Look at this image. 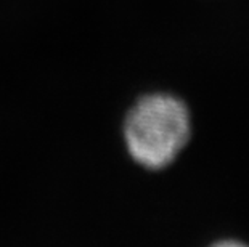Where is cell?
Returning a JSON list of instances; mask_svg holds the SVG:
<instances>
[{
    "instance_id": "cell-1",
    "label": "cell",
    "mask_w": 249,
    "mask_h": 247,
    "mask_svg": "<svg viewBox=\"0 0 249 247\" xmlns=\"http://www.w3.org/2000/svg\"><path fill=\"white\" fill-rule=\"evenodd\" d=\"M125 149L137 164L150 170L167 167L190 138V113L185 103L169 93H148L125 114Z\"/></svg>"
},
{
    "instance_id": "cell-2",
    "label": "cell",
    "mask_w": 249,
    "mask_h": 247,
    "mask_svg": "<svg viewBox=\"0 0 249 247\" xmlns=\"http://www.w3.org/2000/svg\"><path fill=\"white\" fill-rule=\"evenodd\" d=\"M214 247H246V246H243L240 243H233V241H225V243H220Z\"/></svg>"
}]
</instances>
